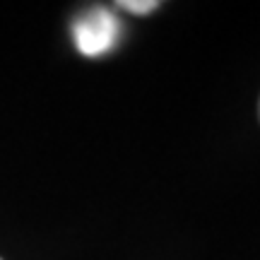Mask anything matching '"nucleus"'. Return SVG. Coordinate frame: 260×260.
<instances>
[{"label":"nucleus","instance_id":"obj_3","mask_svg":"<svg viewBox=\"0 0 260 260\" xmlns=\"http://www.w3.org/2000/svg\"><path fill=\"white\" fill-rule=\"evenodd\" d=\"M258 116H260V104H258Z\"/></svg>","mask_w":260,"mask_h":260},{"label":"nucleus","instance_id":"obj_2","mask_svg":"<svg viewBox=\"0 0 260 260\" xmlns=\"http://www.w3.org/2000/svg\"><path fill=\"white\" fill-rule=\"evenodd\" d=\"M118 8L128 10V12H135V15H149L152 10L159 8L157 0H145V3H138V0H123L118 3Z\"/></svg>","mask_w":260,"mask_h":260},{"label":"nucleus","instance_id":"obj_1","mask_svg":"<svg viewBox=\"0 0 260 260\" xmlns=\"http://www.w3.org/2000/svg\"><path fill=\"white\" fill-rule=\"evenodd\" d=\"M116 19L109 15V12H102V10H94L89 15L80 17V22L75 24V39H77V46L82 53L87 56H96L113 44V37H116Z\"/></svg>","mask_w":260,"mask_h":260},{"label":"nucleus","instance_id":"obj_4","mask_svg":"<svg viewBox=\"0 0 260 260\" xmlns=\"http://www.w3.org/2000/svg\"><path fill=\"white\" fill-rule=\"evenodd\" d=\"M0 260H3V258H0Z\"/></svg>","mask_w":260,"mask_h":260}]
</instances>
